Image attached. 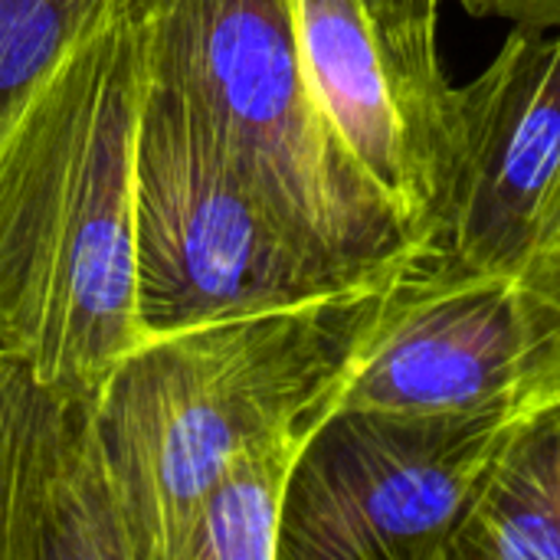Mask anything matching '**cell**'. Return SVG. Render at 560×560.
Masks as SVG:
<instances>
[{"mask_svg": "<svg viewBox=\"0 0 560 560\" xmlns=\"http://www.w3.org/2000/svg\"><path fill=\"white\" fill-rule=\"evenodd\" d=\"M148 0H102L0 135V354L95 394L144 345L135 158Z\"/></svg>", "mask_w": 560, "mask_h": 560, "instance_id": "1", "label": "cell"}, {"mask_svg": "<svg viewBox=\"0 0 560 560\" xmlns=\"http://www.w3.org/2000/svg\"><path fill=\"white\" fill-rule=\"evenodd\" d=\"M387 279L345 299L158 335L115 364L92 394V433L128 560H177L220 472L338 394Z\"/></svg>", "mask_w": 560, "mask_h": 560, "instance_id": "2", "label": "cell"}, {"mask_svg": "<svg viewBox=\"0 0 560 560\" xmlns=\"http://www.w3.org/2000/svg\"><path fill=\"white\" fill-rule=\"evenodd\" d=\"M148 75L184 98L328 256L390 272L420 253L325 118L295 0H148Z\"/></svg>", "mask_w": 560, "mask_h": 560, "instance_id": "3", "label": "cell"}, {"mask_svg": "<svg viewBox=\"0 0 560 560\" xmlns=\"http://www.w3.org/2000/svg\"><path fill=\"white\" fill-rule=\"evenodd\" d=\"M135 246L144 341L358 295L404 266L364 272L305 240L210 125L151 75L135 158Z\"/></svg>", "mask_w": 560, "mask_h": 560, "instance_id": "4", "label": "cell"}, {"mask_svg": "<svg viewBox=\"0 0 560 560\" xmlns=\"http://www.w3.org/2000/svg\"><path fill=\"white\" fill-rule=\"evenodd\" d=\"M518 410H328L295 463L276 560H446Z\"/></svg>", "mask_w": 560, "mask_h": 560, "instance_id": "5", "label": "cell"}, {"mask_svg": "<svg viewBox=\"0 0 560 560\" xmlns=\"http://www.w3.org/2000/svg\"><path fill=\"white\" fill-rule=\"evenodd\" d=\"M515 26L450 89L446 154L427 253L518 279L560 194V30ZM423 253V249H420Z\"/></svg>", "mask_w": 560, "mask_h": 560, "instance_id": "6", "label": "cell"}, {"mask_svg": "<svg viewBox=\"0 0 560 560\" xmlns=\"http://www.w3.org/2000/svg\"><path fill=\"white\" fill-rule=\"evenodd\" d=\"M532 381V328L515 279L423 249L387 279L331 410H518Z\"/></svg>", "mask_w": 560, "mask_h": 560, "instance_id": "7", "label": "cell"}, {"mask_svg": "<svg viewBox=\"0 0 560 560\" xmlns=\"http://www.w3.org/2000/svg\"><path fill=\"white\" fill-rule=\"evenodd\" d=\"M446 560H560V394L512 417Z\"/></svg>", "mask_w": 560, "mask_h": 560, "instance_id": "8", "label": "cell"}, {"mask_svg": "<svg viewBox=\"0 0 560 560\" xmlns=\"http://www.w3.org/2000/svg\"><path fill=\"white\" fill-rule=\"evenodd\" d=\"M89 394L36 381L0 354V560H46L62 469Z\"/></svg>", "mask_w": 560, "mask_h": 560, "instance_id": "9", "label": "cell"}, {"mask_svg": "<svg viewBox=\"0 0 560 560\" xmlns=\"http://www.w3.org/2000/svg\"><path fill=\"white\" fill-rule=\"evenodd\" d=\"M331 404L335 397L322 400L220 472L187 522L177 560H276L295 463Z\"/></svg>", "mask_w": 560, "mask_h": 560, "instance_id": "10", "label": "cell"}, {"mask_svg": "<svg viewBox=\"0 0 560 560\" xmlns=\"http://www.w3.org/2000/svg\"><path fill=\"white\" fill-rule=\"evenodd\" d=\"M102 0H0V135Z\"/></svg>", "mask_w": 560, "mask_h": 560, "instance_id": "11", "label": "cell"}, {"mask_svg": "<svg viewBox=\"0 0 560 560\" xmlns=\"http://www.w3.org/2000/svg\"><path fill=\"white\" fill-rule=\"evenodd\" d=\"M364 10L404 85L446 128V102L453 85L443 75L436 49L440 0H364Z\"/></svg>", "mask_w": 560, "mask_h": 560, "instance_id": "12", "label": "cell"}, {"mask_svg": "<svg viewBox=\"0 0 560 560\" xmlns=\"http://www.w3.org/2000/svg\"><path fill=\"white\" fill-rule=\"evenodd\" d=\"M515 285L532 328L535 381L528 404H535L560 394V194Z\"/></svg>", "mask_w": 560, "mask_h": 560, "instance_id": "13", "label": "cell"}, {"mask_svg": "<svg viewBox=\"0 0 560 560\" xmlns=\"http://www.w3.org/2000/svg\"><path fill=\"white\" fill-rule=\"evenodd\" d=\"M466 13L505 20L512 26L560 30V0H459Z\"/></svg>", "mask_w": 560, "mask_h": 560, "instance_id": "14", "label": "cell"}]
</instances>
